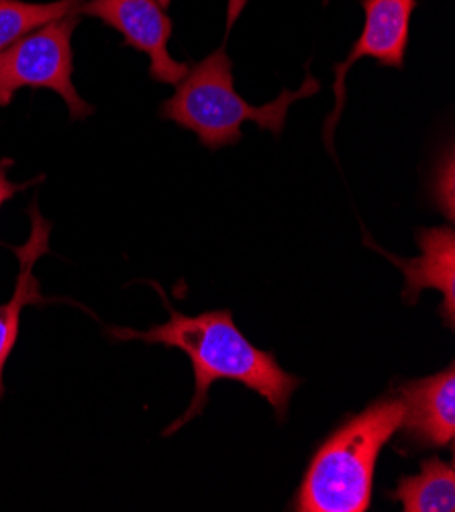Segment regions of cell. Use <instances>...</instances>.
<instances>
[{"label":"cell","instance_id":"8","mask_svg":"<svg viewBox=\"0 0 455 512\" xmlns=\"http://www.w3.org/2000/svg\"><path fill=\"white\" fill-rule=\"evenodd\" d=\"M366 243L380 251L404 276V302L417 304L425 288L439 290L443 294V304L439 313L445 319L447 327L453 329L455 321V233L451 227L421 229L417 233V243L421 255L415 260H402L372 243L366 237Z\"/></svg>","mask_w":455,"mask_h":512},{"label":"cell","instance_id":"7","mask_svg":"<svg viewBox=\"0 0 455 512\" xmlns=\"http://www.w3.org/2000/svg\"><path fill=\"white\" fill-rule=\"evenodd\" d=\"M404 404L400 431L415 449H453L455 441V368L402 382L396 390Z\"/></svg>","mask_w":455,"mask_h":512},{"label":"cell","instance_id":"11","mask_svg":"<svg viewBox=\"0 0 455 512\" xmlns=\"http://www.w3.org/2000/svg\"><path fill=\"white\" fill-rule=\"evenodd\" d=\"M82 3L84 0H58V3L0 0V51H5L33 29L78 11Z\"/></svg>","mask_w":455,"mask_h":512},{"label":"cell","instance_id":"4","mask_svg":"<svg viewBox=\"0 0 455 512\" xmlns=\"http://www.w3.org/2000/svg\"><path fill=\"white\" fill-rule=\"evenodd\" d=\"M80 21L74 11L58 21L33 29L5 51H0V105L7 107L21 88H47L58 92L72 119H86L94 107L72 84V33Z\"/></svg>","mask_w":455,"mask_h":512},{"label":"cell","instance_id":"10","mask_svg":"<svg viewBox=\"0 0 455 512\" xmlns=\"http://www.w3.org/2000/svg\"><path fill=\"white\" fill-rule=\"evenodd\" d=\"M402 504L404 512H453L455 510V466L439 457L421 462L417 476L398 480L388 494Z\"/></svg>","mask_w":455,"mask_h":512},{"label":"cell","instance_id":"9","mask_svg":"<svg viewBox=\"0 0 455 512\" xmlns=\"http://www.w3.org/2000/svg\"><path fill=\"white\" fill-rule=\"evenodd\" d=\"M31 237L21 247H15V253L19 258V276L15 284L13 298L7 304H0V398L5 396V366L9 362V355L13 353L17 339H19V327H21V313L29 304H41L45 302L39 280L35 278L33 270L41 255L49 251V231L52 225L41 219L37 213V204H31Z\"/></svg>","mask_w":455,"mask_h":512},{"label":"cell","instance_id":"6","mask_svg":"<svg viewBox=\"0 0 455 512\" xmlns=\"http://www.w3.org/2000/svg\"><path fill=\"white\" fill-rule=\"evenodd\" d=\"M362 7L366 11V23L360 39L351 47L347 58L335 64V107L325 121V145L333 153V131L343 113L347 88L345 78L351 66L372 58L386 68H402L404 54H407L409 45V27L411 17L417 9V0H362Z\"/></svg>","mask_w":455,"mask_h":512},{"label":"cell","instance_id":"1","mask_svg":"<svg viewBox=\"0 0 455 512\" xmlns=\"http://www.w3.org/2000/svg\"><path fill=\"white\" fill-rule=\"evenodd\" d=\"M170 311V319L147 331L111 327L109 335L119 341H143L166 347H176L188 355L194 370V396L180 419H176L164 437L174 435L192 419L205 413L209 390L219 380L239 382L241 386L260 394L282 423L288 415L290 398L302 384L298 376L288 374L272 351H264L251 343L235 325L231 311H207L200 315H184L176 311L164 290L151 282Z\"/></svg>","mask_w":455,"mask_h":512},{"label":"cell","instance_id":"13","mask_svg":"<svg viewBox=\"0 0 455 512\" xmlns=\"http://www.w3.org/2000/svg\"><path fill=\"white\" fill-rule=\"evenodd\" d=\"M9 164H11V162H0V209H3V204H5L7 200H11L17 192H21V190L27 186V184L17 186V184H13V182L9 180V176H7Z\"/></svg>","mask_w":455,"mask_h":512},{"label":"cell","instance_id":"12","mask_svg":"<svg viewBox=\"0 0 455 512\" xmlns=\"http://www.w3.org/2000/svg\"><path fill=\"white\" fill-rule=\"evenodd\" d=\"M433 194H435V202H437L439 211L449 221H453V153H451V149L447 151L445 164L441 162L437 168Z\"/></svg>","mask_w":455,"mask_h":512},{"label":"cell","instance_id":"3","mask_svg":"<svg viewBox=\"0 0 455 512\" xmlns=\"http://www.w3.org/2000/svg\"><path fill=\"white\" fill-rule=\"evenodd\" d=\"M227 39L202 62H198L176 84V92L162 107V117L192 131L211 151L235 145L241 139L245 121L280 135L286 127L288 109L296 100L309 98L321 90L317 78L307 70L298 90H282L280 96L264 107H251L235 90L233 62L227 56Z\"/></svg>","mask_w":455,"mask_h":512},{"label":"cell","instance_id":"2","mask_svg":"<svg viewBox=\"0 0 455 512\" xmlns=\"http://www.w3.org/2000/svg\"><path fill=\"white\" fill-rule=\"evenodd\" d=\"M404 404L390 392L343 421L315 451L296 490L298 512H366L378 457L400 431Z\"/></svg>","mask_w":455,"mask_h":512},{"label":"cell","instance_id":"5","mask_svg":"<svg viewBox=\"0 0 455 512\" xmlns=\"http://www.w3.org/2000/svg\"><path fill=\"white\" fill-rule=\"evenodd\" d=\"M164 0H84L78 15L96 17L119 31L125 45L135 47L149 58V76L160 84L176 86L190 70L186 62L170 56L172 19Z\"/></svg>","mask_w":455,"mask_h":512}]
</instances>
